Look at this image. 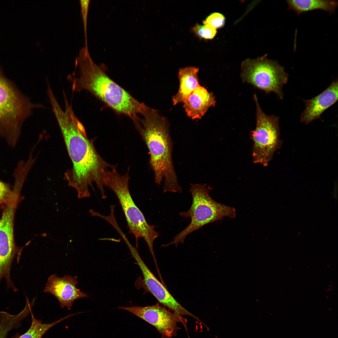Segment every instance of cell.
<instances>
[{
    "mask_svg": "<svg viewBox=\"0 0 338 338\" xmlns=\"http://www.w3.org/2000/svg\"><path fill=\"white\" fill-rule=\"evenodd\" d=\"M65 108L62 109L57 100L50 102L72 164L67 170L64 179L68 185L75 188L79 198L89 197V187L95 183L102 197L106 196L103 178L108 169L112 167L99 154L94 140L88 138L84 127L75 115L67 98L64 99Z\"/></svg>",
    "mask_w": 338,
    "mask_h": 338,
    "instance_id": "cell-1",
    "label": "cell"
},
{
    "mask_svg": "<svg viewBox=\"0 0 338 338\" xmlns=\"http://www.w3.org/2000/svg\"><path fill=\"white\" fill-rule=\"evenodd\" d=\"M78 75L68 77L72 84V90L76 92L86 90L90 92L116 112L130 118L135 125L147 106L140 102L112 80L103 67L96 64L88 48L80 50L75 61Z\"/></svg>",
    "mask_w": 338,
    "mask_h": 338,
    "instance_id": "cell-2",
    "label": "cell"
},
{
    "mask_svg": "<svg viewBox=\"0 0 338 338\" xmlns=\"http://www.w3.org/2000/svg\"><path fill=\"white\" fill-rule=\"evenodd\" d=\"M142 115L143 118L137 128L148 149L155 182L160 185L164 181V193H181L172 162V143L168 120L148 106Z\"/></svg>",
    "mask_w": 338,
    "mask_h": 338,
    "instance_id": "cell-3",
    "label": "cell"
},
{
    "mask_svg": "<svg viewBox=\"0 0 338 338\" xmlns=\"http://www.w3.org/2000/svg\"><path fill=\"white\" fill-rule=\"evenodd\" d=\"M128 172L121 175L116 170V166L107 170L103 178L105 186L115 193L122 208L129 229V233L134 236L136 246L138 241L142 238L146 243L150 253L155 259L153 243L158 237L156 226L149 224L143 213L136 206L131 196L129 187V177Z\"/></svg>",
    "mask_w": 338,
    "mask_h": 338,
    "instance_id": "cell-4",
    "label": "cell"
},
{
    "mask_svg": "<svg viewBox=\"0 0 338 338\" xmlns=\"http://www.w3.org/2000/svg\"><path fill=\"white\" fill-rule=\"evenodd\" d=\"M43 107L32 103L5 77L0 68V136L10 146H16L23 123L33 109Z\"/></svg>",
    "mask_w": 338,
    "mask_h": 338,
    "instance_id": "cell-5",
    "label": "cell"
},
{
    "mask_svg": "<svg viewBox=\"0 0 338 338\" xmlns=\"http://www.w3.org/2000/svg\"><path fill=\"white\" fill-rule=\"evenodd\" d=\"M190 191L192 197V203L189 209L180 213V216L191 219L190 224L173 238L171 243L163 245L166 247L173 244L177 247L183 243L186 236L207 224L222 219L225 217L233 218L235 217V209L218 202L209 194L206 184H191Z\"/></svg>",
    "mask_w": 338,
    "mask_h": 338,
    "instance_id": "cell-6",
    "label": "cell"
},
{
    "mask_svg": "<svg viewBox=\"0 0 338 338\" xmlns=\"http://www.w3.org/2000/svg\"><path fill=\"white\" fill-rule=\"evenodd\" d=\"M241 68V77L244 82L266 93L274 92L283 99L282 88L287 83L289 75L277 62L268 59L265 55L254 59H246Z\"/></svg>",
    "mask_w": 338,
    "mask_h": 338,
    "instance_id": "cell-7",
    "label": "cell"
},
{
    "mask_svg": "<svg viewBox=\"0 0 338 338\" xmlns=\"http://www.w3.org/2000/svg\"><path fill=\"white\" fill-rule=\"evenodd\" d=\"M256 106V125L251 131V139L253 142V163L267 166L275 151L280 148L279 118L274 115H268L262 111L256 95H254Z\"/></svg>",
    "mask_w": 338,
    "mask_h": 338,
    "instance_id": "cell-8",
    "label": "cell"
},
{
    "mask_svg": "<svg viewBox=\"0 0 338 338\" xmlns=\"http://www.w3.org/2000/svg\"><path fill=\"white\" fill-rule=\"evenodd\" d=\"M18 198L13 196L3 205L0 220V283L4 279L7 289H12L14 292L17 289L11 279V268L15 258L17 263L19 261L22 250L16 248L13 235L14 217Z\"/></svg>",
    "mask_w": 338,
    "mask_h": 338,
    "instance_id": "cell-9",
    "label": "cell"
},
{
    "mask_svg": "<svg viewBox=\"0 0 338 338\" xmlns=\"http://www.w3.org/2000/svg\"><path fill=\"white\" fill-rule=\"evenodd\" d=\"M118 309L128 311L154 326L161 335V338H173L183 325L187 333V320L183 316L168 310L159 303L145 307L132 306H120Z\"/></svg>",
    "mask_w": 338,
    "mask_h": 338,
    "instance_id": "cell-10",
    "label": "cell"
},
{
    "mask_svg": "<svg viewBox=\"0 0 338 338\" xmlns=\"http://www.w3.org/2000/svg\"><path fill=\"white\" fill-rule=\"evenodd\" d=\"M132 257L136 260L142 272L143 288L151 293L162 305L169 310L183 316H189L202 322L199 318L181 305L166 288L155 276L145 263L136 248L129 243L127 245Z\"/></svg>",
    "mask_w": 338,
    "mask_h": 338,
    "instance_id": "cell-11",
    "label": "cell"
},
{
    "mask_svg": "<svg viewBox=\"0 0 338 338\" xmlns=\"http://www.w3.org/2000/svg\"><path fill=\"white\" fill-rule=\"evenodd\" d=\"M78 282L77 276L66 275L59 277L54 274L48 278L44 291L54 295L62 308L65 307L70 310L75 300L88 297L86 293L76 287Z\"/></svg>",
    "mask_w": 338,
    "mask_h": 338,
    "instance_id": "cell-12",
    "label": "cell"
},
{
    "mask_svg": "<svg viewBox=\"0 0 338 338\" xmlns=\"http://www.w3.org/2000/svg\"><path fill=\"white\" fill-rule=\"evenodd\" d=\"M337 80H334L325 90L315 97L304 100L305 109L300 116L301 122L306 124L320 118L326 109L338 100Z\"/></svg>",
    "mask_w": 338,
    "mask_h": 338,
    "instance_id": "cell-13",
    "label": "cell"
},
{
    "mask_svg": "<svg viewBox=\"0 0 338 338\" xmlns=\"http://www.w3.org/2000/svg\"><path fill=\"white\" fill-rule=\"evenodd\" d=\"M182 103L187 115L194 120L201 119L210 107L215 105L216 100L212 93L200 85Z\"/></svg>",
    "mask_w": 338,
    "mask_h": 338,
    "instance_id": "cell-14",
    "label": "cell"
},
{
    "mask_svg": "<svg viewBox=\"0 0 338 338\" xmlns=\"http://www.w3.org/2000/svg\"><path fill=\"white\" fill-rule=\"evenodd\" d=\"M199 69L193 66L180 68L178 72L179 86L177 94L173 96V105L183 103L199 84L198 75Z\"/></svg>",
    "mask_w": 338,
    "mask_h": 338,
    "instance_id": "cell-15",
    "label": "cell"
},
{
    "mask_svg": "<svg viewBox=\"0 0 338 338\" xmlns=\"http://www.w3.org/2000/svg\"><path fill=\"white\" fill-rule=\"evenodd\" d=\"M288 9L294 11L299 15L302 13L316 9H321L329 12L334 13L338 5L335 1L322 0H287Z\"/></svg>",
    "mask_w": 338,
    "mask_h": 338,
    "instance_id": "cell-16",
    "label": "cell"
},
{
    "mask_svg": "<svg viewBox=\"0 0 338 338\" xmlns=\"http://www.w3.org/2000/svg\"><path fill=\"white\" fill-rule=\"evenodd\" d=\"M30 313L32 318L30 327L25 333L20 335H17L14 338H42L44 335L51 327L73 315H70L51 323H43L34 317L31 310Z\"/></svg>",
    "mask_w": 338,
    "mask_h": 338,
    "instance_id": "cell-17",
    "label": "cell"
},
{
    "mask_svg": "<svg viewBox=\"0 0 338 338\" xmlns=\"http://www.w3.org/2000/svg\"><path fill=\"white\" fill-rule=\"evenodd\" d=\"M192 30L198 38L205 40L213 39L217 33V29L206 24L202 25L197 23Z\"/></svg>",
    "mask_w": 338,
    "mask_h": 338,
    "instance_id": "cell-18",
    "label": "cell"
},
{
    "mask_svg": "<svg viewBox=\"0 0 338 338\" xmlns=\"http://www.w3.org/2000/svg\"><path fill=\"white\" fill-rule=\"evenodd\" d=\"M225 22L226 18L223 14L218 12H213L206 18L203 21V23L217 29L223 27Z\"/></svg>",
    "mask_w": 338,
    "mask_h": 338,
    "instance_id": "cell-19",
    "label": "cell"
},
{
    "mask_svg": "<svg viewBox=\"0 0 338 338\" xmlns=\"http://www.w3.org/2000/svg\"><path fill=\"white\" fill-rule=\"evenodd\" d=\"M90 0H80V11L83 23L84 36L85 41V47H88L87 39V23L89 8L90 4Z\"/></svg>",
    "mask_w": 338,
    "mask_h": 338,
    "instance_id": "cell-20",
    "label": "cell"
},
{
    "mask_svg": "<svg viewBox=\"0 0 338 338\" xmlns=\"http://www.w3.org/2000/svg\"><path fill=\"white\" fill-rule=\"evenodd\" d=\"M12 193L10 186L0 180V205L6 203L10 198Z\"/></svg>",
    "mask_w": 338,
    "mask_h": 338,
    "instance_id": "cell-21",
    "label": "cell"
},
{
    "mask_svg": "<svg viewBox=\"0 0 338 338\" xmlns=\"http://www.w3.org/2000/svg\"><path fill=\"white\" fill-rule=\"evenodd\" d=\"M214 338H218L217 335H216Z\"/></svg>",
    "mask_w": 338,
    "mask_h": 338,
    "instance_id": "cell-22",
    "label": "cell"
},
{
    "mask_svg": "<svg viewBox=\"0 0 338 338\" xmlns=\"http://www.w3.org/2000/svg\"><path fill=\"white\" fill-rule=\"evenodd\" d=\"M0 209H1V207H0Z\"/></svg>",
    "mask_w": 338,
    "mask_h": 338,
    "instance_id": "cell-23",
    "label": "cell"
}]
</instances>
